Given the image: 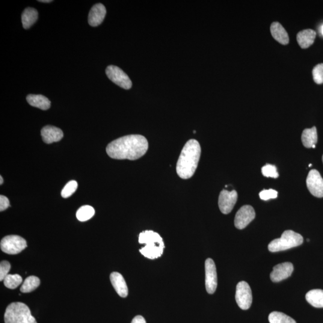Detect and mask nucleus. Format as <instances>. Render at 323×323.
<instances>
[{"mask_svg":"<svg viewBox=\"0 0 323 323\" xmlns=\"http://www.w3.org/2000/svg\"><path fill=\"white\" fill-rule=\"evenodd\" d=\"M5 323H37L31 315L27 305L22 302H13L6 308L4 314Z\"/></svg>","mask_w":323,"mask_h":323,"instance_id":"4","label":"nucleus"},{"mask_svg":"<svg viewBox=\"0 0 323 323\" xmlns=\"http://www.w3.org/2000/svg\"><path fill=\"white\" fill-rule=\"evenodd\" d=\"M206 287L209 294H213L217 287V275L215 263L212 259H207L205 263Z\"/></svg>","mask_w":323,"mask_h":323,"instance_id":"11","label":"nucleus"},{"mask_svg":"<svg viewBox=\"0 0 323 323\" xmlns=\"http://www.w3.org/2000/svg\"><path fill=\"white\" fill-rule=\"evenodd\" d=\"M2 183H3V179L2 176H0V185H2Z\"/></svg>","mask_w":323,"mask_h":323,"instance_id":"35","label":"nucleus"},{"mask_svg":"<svg viewBox=\"0 0 323 323\" xmlns=\"http://www.w3.org/2000/svg\"><path fill=\"white\" fill-rule=\"evenodd\" d=\"M26 100L29 105L43 110H47L51 105V103L49 99L41 95H28L26 97Z\"/></svg>","mask_w":323,"mask_h":323,"instance_id":"19","label":"nucleus"},{"mask_svg":"<svg viewBox=\"0 0 323 323\" xmlns=\"http://www.w3.org/2000/svg\"><path fill=\"white\" fill-rule=\"evenodd\" d=\"M3 281L4 286L7 288L14 289L22 283V278L18 274H8Z\"/></svg>","mask_w":323,"mask_h":323,"instance_id":"26","label":"nucleus"},{"mask_svg":"<svg viewBox=\"0 0 323 323\" xmlns=\"http://www.w3.org/2000/svg\"><path fill=\"white\" fill-rule=\"evenodd\" d=\"M307 301L312 306L316 308H323V290L314 289L307 293Z\"/></svg>","mask_w":323,"mask_h":323,"instance_id":"22","label":"nucleus"},{"mask_svg":"<svg viewBox=\"0 0 323 323\" xmlns=\"http://www.w3.org/2000/svg\"><path fill=\"white\" fill-rule=\"evenodd\" d=\"M262 173L266 177H271L277 179L279 174L277 172V167L275 165L267 164L262 168Z\"/></svg>","mask_w":323,"mask_h":323,"instance_id":"28","label":"nucleus"},{"mask_svg":"<svg viewBox=\"0 0 323 323\" xmlns=\"http://www.w3.org/2000/svg\"><path fill=\"white\" fill-rule=\"evenodd\" d=\"M259 197L263 201L275 199L278 197V192L274 189L263 190L260 192Z\"/></svg>","mask_w":323,"mask_h":323,"instance_id":"30","label":"nucleus"},{"mask_svg":"<svg viewBox=\"0 0 323 323\" xmlns=\"http://www.w3.org/2000/svg\"><path fill=\"white\" fill-rule=\"evenodd\" d=\"M312 167V164H310L309 165V167Z\"/></svg>","mask_w":323,"mask_h":323,"instance_id":"37","label":"nucleus"},{"mask_svg":"<svg viewBox=\"0 0 323 323\" xmlns=\"http://www.w3.org/2000/svg\"><path fill=\"white\" fill-rule=\"evenodd\" d=\"M9 207V200H8L6 197L1 195L0 196V211L3 212Z\"/></svg>","mask_w":323,"mask_h":323,"instance_id":"32","label":"nucleus"},{"mask_svg":"<svg viewBox=\"0 0 323 323\" xmlns=\"http://www.w3.org/2000/svg\"><path fill=\"white\" fill-rule=\"evenodd\" d=\"M41 135L43 141L46 144L59 141L64 137L62 130L53 126H44L41 129Z\"/></svg>","mask_w":323,"mask_h":323,"instance_id":"14","label":"nucleus"},{"mask_svg":"<svg viewBox=\"0 0 323 323\" xmlns=\"http://www.w3.org/2000/svg\"><path fill=\"white\" fill-rule=\"evenodd\" d=\"M110 281L115 292L121 298H126L128 295V289L123 277L118 272H112L110 274Z\"/></svg>","mask_w":323,"mask_h":323,"instance_id":"16","label":"nucleus"},{"mask_svg":"<svg viewBox=\"0 0 323 323\" xmlns=\"http://www.w3.org/2000/svg\"><path fill=\"white\" fill-rule=\"evenodd\" d=\"M256 216L254 210L250 206H244L236 213L235 226L238 229H243L253 221Z\"/></svg>","mask_w":323,"mask_h":323,"instance_id":"12","label":"nucleus"},{"mask_svg":"<svg viewBox=\"0 0 323 323\" xmlns=\"http://www.w3.org/2000/svg\"><path fill=\"white\" fill-rule=\"evenodd\" d=\"M106 15V8L103 4H97L92 7L88 16V22L92 26H97L103 22Z\"/></svg>","mask_w":323,"mask_h":323,"instance_id":"15","label":"nucleus"},{"mask_svg":"<svg viewBox=\"0 0 323 323\" xmlns=\"http://www.w3.org/2000/svg\"><path fill=\"white\" fill-rule=\"evenodd\" d=\"M318 140L317 132L316 126L311 129H305L302 134V141L304 146L308 148H312L314 145H316Z\"/></svg>","mask_w":323,"mask_h":323,"instance_id":"20","label":"nucleus"},{"mask_svg":"<svg viewBox=\"0 0 323 323\" xmlns=\"http://www.w3.org/2000/svg\"><path fill=\"white\" fill-rule=\"evenodd\" d=\"M95 215V210L93 207L85 206L81 207L76 213V217L81 221L90 220Z\"/></svg>","mask_w":323,"mask_h":323,"instance_id":"25","label":"nucleus"},{"mask_svg":"<svg viewBox=\"0 0 323 323\" xmlns=\"http://www.w3.org/2000/svg\"><path fill=\"white\" fill-rule=\"evenodd\" d=\"M1 250L8 254H19L27 247L26 240L18 235H8L1 241Z\"/></svg>","mask_w":323,"mask_h":323,"instance_id":"6","label":"nucleus"},{"mask_svg":"<svg viewBox=\"0 0 323 323\" xmlns=\"http://www.w3.org/2000/svg\"><path fill=\"white\" fill-rule=\"evenodd\" d=\"M322 160H323V158H322Z\"/></svg>","mask_w":323,"mask_h":323,"instance_id":"38","label":"nucleus"},{"mask_svg":"<svg viewBox=\"0 0 323 323\" xmlns=\"http://www.w3.org/2000/svg\"><path fill=\"white\" fill-rule=\"evenodd\" d=\"M313 76L314 82L317 84H323V64H319L314 68Z\"/></svg>","mask_w":323,"mask_h":323,"instance_id":"29","label":"nucleus"},{"mask_svg":"<svg viewBox=\"0 0 323 323\" xmlns=\"http://www.w3.org/2000/svg\"><path fill=\"white\" fill-rule=\"evenodd\" d=\"M37 19L38 12L35 8L32 7L25 8L22 14L23 27L26 29H29L34 24Z\"/></svg>","mask_w":323,"mask_h":323,"instance_id":"21","label":"nucleus"},{"mask_svg":"<svg viewBox=\"0 0 323 323\" xmlns=\"http://www.w3.org/2000/svg\"><path fill=\"white\" fill-rule=\"evenodd\" d=\"M303 242V237L300 234L288 230L284 231L281 238L275 239L269 243L268 249L271 252L284 251L298 247Z\"/></svg>","mask_w":323,"mask_h":323,"instance_id":"5","label":"nucleus"},{"mask_svg":"<svg viewBox=\"0 0 323 323\" xmlns=\"http://www.w3.org/2000/svg\"><path fill=\"white\" fill-rule=\"evenodd\" d=\"M316 37V32L313 29H305L300 31L297 35V41L302 49H307L314 42Z\"/></svg>","mask_w":323,"mask_h":323,"instance_id":"17","label":"nucleus"},{"mask_svg":"<svg viewBox=\"0 0 323 323\" xmlns=\"http://www.w3.org/2000/svg\"><path fill=\"white\" fill-rule=\"evenodd\" d=\"M271 32L275 40L281 44L286 45L289 42V35L286 29L280 23L275 22L272 23Z\"/></svg>","mask_w":323,"mask_h":323,"instance_id":"18","label":"nucleus"},{"mask_svg":"<svg viewBox=\"0 0 323 323\" xmlns=\"http://www.w3.org/2000/svg\"><path fill=\"white\" fill-rule=\"evenodd\" d=\"M78 184L75 180L70 181L67 184L61 192V196L64 198H68L76 191Z\"/></svg>","mask_w":323,"mask_h":323,"instance_id":"27","label":"nucleus"},{"mask_svg":"<svg viewBox=\"0 0 323 323\" xmlns=\"http://www.w3.org/2000/svg\"><path fill=\"white\" fill-rule=\"evenodd\" d=\"M40 284L39 278L35 276H29L26 278L23 282L22 287H20V291L24 293H30L36 289Z\"/></svg>","mask_w":323,"mask_h":323,"instance_id":"23","label":"nucleus"},{"mask_svg":"<svg viewBox=\"0 0 323 323\" xmlns=\"http://www.w3.org/2000/svg\"><path fill=\"white\" fill-rule=\"evenodd\" d=\"M237 200L238 194L235 190L230 192L223 190L218 198V207L221 212L224 215L229 214L232 212Z\"/></svg>","mask_w":323,"mask_h":323,"instance_id":"10","label":"nucleus"},{"mask_svg":"<svg viewBox=\"0 0 323 323\" xmlns=\"http://www.w3.org/2000/svg\"><path fill=\"white\" fill-rule=\"evenodd\" d=\"M293 265L292 263L285 262L275 266L271 273V279L277 283L287 279L292 274Z\"/></svg>","mask_w":323,"mask_h":323,"instance_id":"13","label":"nucleus"},{"mask_svg":"<svg viewBox=\"0 0 323 323\" xmlns=\"http://www.w3.org/2000/svg\"><path fill=\"white\" fill-rule=\"evenodd\" d=\"M139 243L145 244L140 250L144 257L149 259H155L161 257L164 252L165 245L162 237L152 230H146L139 235Z\"/></svg>","mask_w":323,"mask_h":323,"instance_id":"3","label":"nucleus"},{"mask_svg":"<svg viewBox=\"0 0 323 323\" xmlns=\"http://www.w3.org/2000/svg\"><path fill=\"white\" fill-rule=\"evenodd\" d=\"M107 76L115 85L124 90H129L132 87V82L128 76L119 67L109 66L106 70Z\"/></svg>","mask_w":323,"mask_h":323,"instance_id":"7","label":"nucleus"},{"mask_svg":"<svg viewBox=\"0 0 323 323\" xmlns=\"http://www.w3.org/2000/svg\"><path fill=\"white\" fill-rule=\"evenodd\" d=\"M320 31H321V33L323 35V25L322 26L321 29H320Z\"/></svg>","mask_w":323,"mask_h":323,"instance_id":"36","label":"nucleus"},{"mask_svg":"<svg viewBox=\"0 0 323 323\" xmlns=\"http://www.w3.org/2000/svg\"><path fill=\"white\" fill-rule=\"evenodd\" d=\"M131 323H146V322L143 317L137 316L132 320Z\"/></svg>","mask_w":323,"mask_h":323,"instance_id":"33","label":"nucleus"},{"mask_svg":"<svg viewBox=\"0 0 323 323\" xmlns=\"http://www.w3.org/2000/svg\"><path fill=\"white\" fill-rule=\"evenodd\" d=\"M201 153L200 144L196 140L187 142L177 164V173L183 179H189L196 171Z\"/></svg>","mask_w":323,"mask_h":323,"instance_id":"2","label":"nucleus"},{"mask_svg":"<svg viewBox=\"0 0 323 323\" xmlns=\"http://www.w3.org/2000/svg\"><path fill=\"white\" fill-rule=\"evenodd\" d=\"M270 323H296L295 320L283 313L274 311L269 316Z\"/></svg>","mask_w":323,"mask_h":323,"instance_id":"24","label":"nucleus"},{"mask_svg":"<svg viewBox=\"0 0 323 323\" xmlns=\"http://www.w3.org/2000/svg\"><path fill=\"white\" fill-rule=\"evenodd\" d=\"M148 148L149 143L144 136L130 135L111 142L107 147L106 152L112 159L134 161L144 156Z\"/></svg>","mask_w":323,"mask_h":323,"instance_id":"1","label":"nucleus"},{"mask_svg":"<svg viewBox=\"0 0 323 323\" xmlns=\"http://www.w3.org/2000/svg\"><path fill=\"white\" fill-rule=\"evenodd\" d=\"M11 268L10 263L5 261H2L0 263V281H2L4 280V278L8 275Z\"/></svg>","mask_w":323,"mask_h":323,"instance_id":"31","label":"nucleus"},{"mask_svg":"<svg viewBox=\"0 0 323 323\" xmlns=\"http://www.w3.org/2000/svg\"><path fill=\"white\" fill-rule=\"evenodd\" d=\"M235 299L241 309L247 310L250 308L253 297L250 287L245 281H241L237 284Z\"/></svg>","mask_w":323,"mask_h":323,"instance_id":"8","label":"nucleus"},{"mask_svg":"<svg viewBox=\"0 0 323 323\" xmlns=\"http://www.w3.org/2000/svg\"><path fill=\"white\" fill-rule=\"evenodd\" d=\"M307 186L313 196L323 197V179L318 171L312 170L310 171L307 179Z\"/></svg>","mask_w":323,"mask_h":323,"instance_id":"9","label":"nucleus"},{"mask_svg":"<svg viewBox=\"0 0 323 323\" xmlns=\"http://www.w3.org/2000/svg\"><path fill=\"white\" fill-rule=\"evenodd\" d=\"M38 2H51L52 1H50V0H41V1H38Z\"/></svg>","mask_w":323,"mask_h":323,"instance_id":"34","label":"nucleus"}]
</instances>
